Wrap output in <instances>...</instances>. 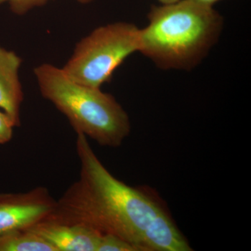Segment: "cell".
<instances>
[{
  "mask_svg": "<svg viewBox=\"0 0 251 251\" xmlns=\"http://www.w3.org/2000/svg\"><path fill=\"white\" fill-rule=\"evenodd\" d=\"M50 0H0V4L8 3L11 11L18 16H23L36 7L47 4Z\"/></svg>",
  "mask_w": 251,
  "mask_h": 251,
  "instance_id": "obj_10",
  "label": "cell"
},
{
  "mask_svg": "<svg viewBox=\"0 0 251 251\" xmlns=\"http://www.w3.org/2000/svg\"><path fill=\"white\" fill-rule=\"evenodd\" d=\"M192 1L200 3V4L206 5V6H213V5L219 1L220 0H192Z\"/></svg>",
  "mask_w": 251,
  "mask_h": 251,
  "instance_id": "obj_12",
  "label": "cell"
},
{
  "mask_svg": "<svg viewBox=\"0 0 251 251\" xmlns=\"http://www.w3.org/2000/svg\"><path fill=\"white\" fill-rule=\"evenodd\" d=\"M28 229L45 239L57 251H97L102 235L87 226L48 217Z\"/></svg>",
  "mask_w": 251,
  "mask_h": 251,
  "instance_id": "obj_6",
  "label": "cell"
},
{
  "mask_svg": "<svg viewBox=\"0 0 251 251\" xmlns=\"http://www.w3.org/2000/svg\"><path fill=\"white\" fill-rule=\"evenodd\" d=\"M97 251H138L133 245L111 234H102Z\"/></svg>",
  "mask_w": 251,
  "mask_h": 251,
  "instance_id": "obj_9",
  "label": "cell"
},
{
  "mask_svg": "<svg viewBox=\"0 0 251 251\" xmlns=\"http://www.w3.org/2000/svg\"><path fill=\"white\" fill-rule=\"evenodd\" d=\"M140 44V29L133 23L100 26L77 43L62 69L79 83L100 88L127 57L139 52Z\"/></svg>",
  "mask_w": 251,
  "mask_h": 251,
  "instance_id": "obj_4",
  "label": "cell"
},
{
  "mask_svg": "<svg viewBox=\"0 0 251 251\" xmlns=\"http://www.w3.org/2000/svg\"><path fill=\"white\" fill-rule=\"evenodd\" d=\"M21 64L22 59L16 52L0 46V109L11 117L16 127L21 125L24 99L19 77Z\"/></svg>",
  "mask_w": 251,
  "mask_h": 251,
  "instance_id": "obj_7",
  "label": "cell"
},
{
  "mask_svg": "<svg viewBox=\"0 0 251 251\" xmlns=\"http://www.w3.org/2000/svg\"><path fill=\"white\" fill-rule=\"evenodd\" d=\"M140 29L139 52L162 70H193L217 44L224 19L213 6L192 0L152 5Z\"/></svg>",
  "mask_w": 251,
  "mask_h": 251,
  "instance_id": "obj_2",
  "label": "cell"
},
{
  "mask_svg": "<svg viewBox=\"0 0 251 251\" xmlns=\"http://www.w3.org/2000/svg\"><path fill=\"white\" fill-rule=\"evenodd\" d=\"M78 2L82 3V4H88V3L92 2L94 0H77Z\"/></svg>",
  "mask_w": 251,
  "mask_h": 251,
  "instance_id": "obj_14",
  "label": "cell"
},
{
  "mask_svg": "<svg viewBox=\"0 0 251 251\" xmlns=\"http://www.w3.org/2000/svg\"><path fill=\"white\" fill-rule=\"evenodd\" d=\"M34 74L42 97L65 115L77 134L112 148L129 135V117L111 94L82 85L49 63L34 68Z\"/></svg>",
  "mask_w": 251,
  "mask_h": 251,
  "instance_id": "obj_3",
  "label": "cell"
},
{
  "mask_svg": "<svg viewBox=\"0 0 251 251\" xmlns=\"http://www.w3.org/2000/svg\"><path fill=\"white\" fill-rule=\"evenodd\" d=\"M56 204L44 186L24 193H0V236L31 228L50 215Z\"/></svg>",
  "mask_w": 251,
  "mask_h": 251,
  "instance_id": "obj_5",
  "label": "cell"
},
{
  "mask_svg": "<svg viewBox=\"0 0 251 251\" xmlns=\"http://www.w3.org/2000/svg\"><path fill=\"white\" fill-rule=\"evenodd\" d=\"M161 4H171L173 3L177 2L180 0H158Z\"/></svg>",
  "mask_w": 251,
  "mask_h": 251,
  "instance_id": "obj_13",
  "label": "cell"
},
{
  "mask_svg": "<svg viewBox=\"0 0 251 251\" xmlns=\"http://www.w3.org/2000/svg\"><path fill=\"white\" fill-rule=\"evenodd\" d=\"M80 176L48 218L82 225L129 243L138 251H191L165 201L153 188L128 186L106 169L85 135L77 134Z\"/></svg>",
  "mask_w": 251,
  "mask_h": 251,
  "instance_id": "obj_1",
  "label": "cell"
},
{
  "mask_svg": "<svg viewBox=\"0 0 251 251\" xmlns=\"http://www.w3.org/2000/svg\"><path fill=\"white\" fill-rule=\"evenodd\" d=\"M0 251H57L30 229H21L0 236Z\"/></svg>",
  "mask_w": 251,
  "mask_h": 251,
  "instance_id": "obj_8",
  "label": "cell"
},
{
  "mask_svg": "<svg viewBox=\"0 0 251 251\" xmlns=\"http://www.w3.org/2000/svg\"><path fill=\"white\" fill-rule=\"evenodd\" d=\"M14 127L16 126L11 117L0 110V145L9 143L12 139Z\"/></svg>",
  "mask_w": 251,
  "mask_h": 251,
  "instance_id": "obj_11",
  "label": "cell"
}]
</instances>
